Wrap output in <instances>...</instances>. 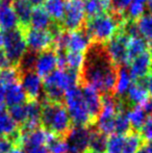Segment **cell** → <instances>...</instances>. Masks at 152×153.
<instances>
[{"instance_id":"cell-44","label":"cell","mask_w":152,"mask_h":153,"mask_svg":"<svg viewBox=\"0 0 152 153\" xmlns=\"http://www.w3.org/2000/svg\"><path fill=\"white\" fill-rule=\"evenodd\" d=\"M46 1V0H29V2H30L31 4H33V6H41L42 4H44V2Z\"/></svg>"},{"instance_id":"cell-28","label":"cell","mask_w":152,"mask_h":153,"mask_svg":"<svg viewBox=\"0 0 152 153\" xmlns=\"http://www.w3.org/2000/svg\"><path fill=\"white\" fill-rule=\"evenodd\" d=\"M136 26L140 36H143L149 46H152V15H143L136 21Z\"/></svg>"},{"instance_id":"cell-45","label":"cell","mask_w":152,"mask_h":153,"mask_svg":"<svg viewBox=\"0 0 152 153\" xmlns=\"http://www.w3.org/2000/svg\"><path fill=\"white\" fill-rule=\"evenodd\" d=\"M144 148L146 153H152V143H144Z\"/></svg>"},{"instance_id":"cell-4","label":"cell","mask_w":152,"mask_h":153,"mask_svg":"<svg viewBox=\"0 0 152 153\" xmlns=\"http://www.w3.org/2000/svg\"><path fill=\"white\" fill-rule=\"evenodd\" d=\"M122 15L119 14H102L90 18L87 23L85 31L92 41L98 44L108 43L110 40L120 32L122 25L125 22Z\"/></svg>"},{"instance_id":"cell-7","label":"cell","mask_w":152,"mask_h":153,"mask_svg":"<svg viewBox=\"0 0 152 153\" xmlns=\"http://www.w3.org/2000/svg\"><path fill=\"white\" fill-rule=\"evenodd\" d=\"M129 36L120 30L112 40H110L104 46L106 54L110 59L117 67H126L127 66V43Z\"/></svg>"},{"instance_id":"cell-27","label":"cell","mask_w":152,"mask_h":153,"mask_svg":"<svg viewBox=\"0 0 152 153\" xmlns=\"http://www.w3.org/2000/svg\"><path fill=\"white\" fill-rule=\"evenodd\" d=\"M146 111L141 105L130 107L127 111V116L129 119L130 126L133 130L139 131L143 126L145 120H146Z\"/></svg>"},{"instance_id":"cell-29","label":"cell","mask_w":152,"mask_h":153,"mask_svg":"<svg viewBox=\"0 0 152 153\" xmlns=\"http://www.w3.org/2000/svg\"><path fill=\"white\" fill-rule=\"evenodd\" d=\"M46 148L49 153H66L69 150V145L66 141V137H57L50 132Z\"/></svg>"},{"instance_id":"cell-41","label":"cell","mask_w":152,"mask_h":153,"mask_svg":"<svg viewBox=\"0 0 152 153\" xmlns=\"http://www.w3.org/2000/svg\"><path fill=\"white\" fill-rule=\"evenodd\" d=\"M25 153H49L46 146H35V147L23 148Z\"/></svg>"},{"instance_id":"cell-13","label":"cell","mask_w":152,"mask_h":153,"mask_svg":"<svg viewBox=\"0 0 152 153\" xmlns=\"http://www.w3.org/2000/svg\"><path fill=\"white\" fill-rule=\"evenodd\" d=\"M21 85L29 100H38L43 90L42 77L38 75L35 71H26L22 73Z\"/></svg>"},{"instance_id":"cell-42","label":"cell","mask_w":152,"mask_h":153,"mask_svg":"<svg viewBox=\"0 0 152 153\" xmlns=\"http://www.w3.org/2000/svg\"><path fill=\"white\" fill-rule=\"evenodd\" d=\"M7 85L3 82V81L0 79V103L4 102V98H5V92Z\"/></svg>"},{"instance_id":"cell-22","label":"cell","mask_w":152,"mask_h":153,"mask_svg":"<svg viewBox=\"0 0 152 153\" xmlns=\"http://www.w3.org/2000/svg\"><path fill=\"white\" fill-rule=\"evenodd\" d=\"M148 43L140 36L129 38L127 43V65H129L139 55L148 50Z\"/></svg>"},{"instance_id":"cell-38","label":"cell","mask_w":152,"mask_h":153,"mask_svg":"<svg viewBox=\"0 0 152 153\" xmlns=\"http://www.w3.org/2000/svg\"><path fill=\"white\" fill-rule=\"evenodd\" d=\"M132 0H112V8L116 14L122 15L126 12L128 6L131 4Z\"/></svg>"},{"instance_id":"cell-39","label":"cell","mask_w":152,"mask_h":153,"mask_svg":"<svg viewBox=\"0 0 152 153\" xmlns=\"http://www.w3.org/2000/svg\"><path fill=\"white\" fill-rule=\"evenodd\" d=\"M14 147L12 140L6 137H0V153H8Z\"/></svg>"},{"instance_id":"cell-33","label":"cell","mask_w":152,"mask_h":153,"mask_svg":"<svg viewBox=\"0 0 152 153\" xmlns=\"http://www.w3.org/2000/svg\"><path fill=\"white\" fill-rule=\"evenodd\" d=\"M8 114L17 124L20 126L27 120V105L26 103L15 105V106L8 107Z\"/></svg>"},{"instance_id":"cell-24","label":"cell","mask_w":152,"mask_h":153,"mask_svg":"<svg viewBox=\"0 0 152 153\" xmlns=\"http://www.w3.org/2000/svg\"><path fill=\"white\" fill-rule=\"evenodd\" d=\"M106 144H108V137L97 128H92L87 149L95 153H104L106 150Z\"/></svg>"},{"instance_id":"cell-10","label":"cell","mask_w":152,"mask_h":153,"mask_svg":"<svg viewBox=\"0 0 152 153\" xmlns=\"http://www.w3.org/2000/svg\"><path fill=\"white\" fill-rule=\"evenodd\" d=\"M128 71L132 80L144 81L152 72V52L150 49L139 55L130 62Z\"/></svg>"},{"instance_id":"cell-48","label":"cell","mask_w":152,"mask_h":153,"mask_svg":"<svg viewBox=\"0 0 152 153\" xmlns=\"http://www.w3.org/2000/svg\"><path fill=\"white\" fill-rule=\"evenodd\" d=\"M5 105L4 103H0V115H2L3 113H5Z\"/></svg>"},{"instance_id":"cell-17","label":"cell","mask_w":152,"mask_h":153,"mask_svg":"<svg viewBox=\"0 0 152 153\" xmlns=\"http://www.w3.org/2000/svg\"><path fill=\"white\" fill-rule=\"evenodd\" d=\"M19 19L10 3H3L0 8V30L10 31L18 27Z\"/></svg>"},{"instance_id":"cell-15","label":"cell","mask_w":152,"mask_h":153,"mask_svg":"<svg viewBox=\"0 0 152 153\" xmlns=\"http://www.w3.org/2000/svg\"><path fill=\"white\" fill-rule=\"evenodd\" d=\"M81 92H82L83 99H85V105L89 109L90 115L95 120V122H97V118L102 107L101 95L97 90H95L94 88L90 87L87 85H85L81 88Z\"/></svg>"},{"instance_id":"cell-3","label":"cell","mask_w":152,"mask_h":153,"mask_svg":"<svg viewBox=\"0 0 152 153\" xmlns=\"http://www.w3.org/2000/svg\"><path fill=\"white\" fill-rule=\"evenodd\" d=\"M80 74L68 69L59 68L45 77L43 89L45 100L49 102H62L65 93L71 88L78 85Z\"/></svg>"},{"instance_id":"cell-32","label":"cell","mask_w":152,"mask_h":153,"mask_svg":"<svg viewBox=\"0 0 152 153\" xmlns=\"http://www.w3.org/2000/svg\"><path fill=\"white\" fill-rule=\"evenodd\" d=\"M145 5H146V3L141 1V0H132L131 4L128 6V8L125 12L126 15H127V20H139L144 15Z\"/></svg>"},{"instance_id":"cell-36","label":"cell","mask_w":152,"mask_h":153,"mask_svg":"<svg viewBox=\"0 0 152 153\" xmlns=\"http://www.w3.org/2000/svg\"><path fill=\"white\" fill-rule=\"evenodd\" d=\"M36 59H37V53L35 52H26L21 61L19 62V68L22 72H26V71H33V67H35Z\"/></svg>"},{"instance_id":"cell-49","label":"cell","mask_w":152,"mask_h":153,"mask_svg":"<svg viewBox=\"0 0 152 153\" xmlns=\"http://www.w3.org/2000/svg\"><path fill=\"white\" fill-rule=\"evenodd\" d=\"M147 6H148L149 10L151 12V15H152V0H148V1H147Z\"/></svg>"},{"instance_id":"cell-19","label":"cell","mask_w":152,"mask_h":153,"mask_svg":"<svg viewBox=\"0 0 152 153\" xmlns=\"http://www.w3.org/2000/svg\"><path fill=\"white\" fill-rule=\"evenodd\" d=\"M10 4L18 17L19 22L24 28L26 25L29 24V20H30L33 10V5L29 2V0H12Z\"/></svg>"},{"instance_id":"cell-12","label":"cell","mask_w":152,"mask_h":153,"mask_svg":"<svg viewBox=\"0 0 152 153\" xmlns=\"http://www.w3.org/2000/svg\"><path fill=\"white\" fill-rule=\"evenodd\" d=\"M59 67V55L55 50H45L37 54L33 71L41 77H46Z\"/></svg>"},{"instance_id":"cell-16","label":"cell","mask_w":152,"mask_h":153,"mask_svg":"<svg viewBox=\"0 0 152 153\" xmlns=\"http://www.w3.org/2000/svg\"><path fill=\"white\" fill-rule=\"evenodd\" d=\"M59 68L68 69L80 74L85 64V55L80 52H57Z\"/></svg>"},{"instance_id":"cell-34","label":"cell","mask_w":152,"mask_h":153,"mask_svg":"<svg viewBox=\"0 0 152 153\" xmlns=\"http://www.w3.org/2000/svg\"><path fill=\"white\" fill-rule=\"evenodd\" d=\"M124 140H125V135L123 134H118V133L110 134L106 144V153H122Z\"/></svg>"},{"instance_id":"cell-46","label":"cell","mask_w":152,"mask_h":153,"mask_svg":"<svg viewBox=\"0 0 152 153\" xmlns=\"http://www.w3.org/2000/svg\"><path fill=\"white\" fill-rule=\"evenodd\" d=\"M4 38H5V32L0 30V49H2V47H3Z\"/></svg>"},{"instance_id":"cell-37","label":"cell","mask_w":152,"mask_h":153,"mask_svg":"<svg viewBox=\"0 0 152 153\" xmlns=\"http://www.w3.org/2000/svg\"><path fill=\"white\" fill-rule=\"evenodd\" d=\"M139 133L144 143H152V115H149L146 118Z\"/></svg>"},{"instance_id":"cell-8","label":"cell","mask_w":152,"mask_h":153,"mask_svg":"<svg viewBox=\"0 0 152 153\" xmlns=\"http://www.w3.org/2000/svg\"><path fill=\"white\" fill-rule=\"evenodd\" d=\"M85 19L83 0H67L65 14L63 17V26L68 30L80 29Z\"/></svg>"},{"instance_id":"cell-20","label":"cell","mask_w":152,"mask_h":153,"mask_svg":"<svg viewBox=\"0 0 152 153\" xmlns=\"http://www.w3.org/2000/svg\"><path fill=\"white\" fill-rule=\"evenodd\" d=\"M132 85V78L129 74V71L126 67H120L118 69L117 80L115 85V96L119 98H124L128 89Z\"/></svg>"},{"instance_id":"cell-18","label":"cell","mask_w":152,"mask_h":153,"mask_svg":"<svg viewBox=\"0 0 152 153\" xmlns=\"http://www.w3.org/2000/svg\"><path fill=\"white\" fill-rule=\"evenodd\" d=\"M26 99H27V96L19 81L7 85L6 92H5L4 102H5V104L7 105L8 107H12V106L19 105V104H23V103H25Z\"/></svg>"},{"instance_id":"cell-1","label":"cell","mask_w":152,"mask_h":153,"mask_svg":"<svg viewBox=\"0 0 152 153\" xmlns=\"http://www.w3.org/2000/svg\"><path fill=\"white\" fill-rule=\"evenodd\" d=\"M87 51L81 72L85 85L94 88L100 94H110L116 85L118 67L110 59L101 44H92Z\"/></svg>"},{"instance_id":"cell-26","label":"cell","mask_w":152,"mask_h":153,"mask_svg":"<svg viewBox=\"0 0 152 153\" xmlns=\"http://www.w3.org/2000/svg\"><path fill=\"white\" fill-rule=\"evenodd\" d=\"M143 144L144 142H143L139 131L131 129L127 134H125L122 153H136L143 146Z\"/></svg>"},{"instance_id":"cell-25","label":"cell","mask_w":152,"mask_h":153,"mask_svg":"<svg viewBox=\"0 0 152 153\" xmlns=\"http://www.w3.org/2000/svg\"><path fill=\"white\" fill-rule=\"evenodd\" d=\"M66 1L67 0H46L44 2V10L48 13L51 19L62 21L65 14Z\"/></svg>"},{"instance_id":"cell-30","label":"cell","mask_w":152,"mask_h":153,"mask_svg":"<svg viewBox=\"0 0 152 153\" xmlns=\"http://www.w3.org/2000/svg\"><path fill=\"white\" fill-rule=\"evenodd\" d=\"M19 129V125L17 124L7 111L0 115V137H10Z\"/></svg>"},{"instance_id":"cell-51","label":"cell","mask_w":152,"mask_h":153,"mask_svg":"<svg viewBox=\"0 0 152 153\" xmlns=\"http://www.w3.org/2000/svg\"><path fill=\"white\" fill-rule=\"evenodd\" d=\"M85 153H95V152H92V151H91V150H89V149H87V151H85Z\"/></svg>"},{"instance_id":"cell-21","label":"cell","mask_w":152,"mask_h":153,"mask_svg":"<svg viewBox=\"0 0 152 153\" xmlns=\"http://www.w3.org/2000/svg\"><path fill=\"white\" fill-rule=\"evenodd\" d=\"M51 20L48 13L44 10L42 6H37L33 8V14H31L29 24L31 25V28L41 29V30H46L51 27Z\"/></svg>"},{"instance_id":"cell-2","label":"cell","mask_w":152,"mask_h":153,"mask_svg":"<svg viewBox=\"0 0 152 153\" xmlns=\"http://www.w3.org/2000/svg\"><path fill=\"white\" fill-rule=\"evenodd\" d=\"M41 127L57 137H67L72 128V122L65 105L62 102L43 101Z\"/></svg>"},{"instance_id":"cell-52","label":"cell","mask_w":152,"mask_h":153,"mask_svg":"<svg viewBox=\"0 0 152 153\" xmlns=\"http://www.w3.org/2000/svg\"><path fill=\"white\" fill-rule=\"evenodd\" d=\"M2 4H3V0H0V8H1Z\"/></svg>"},{"instance_id":"cell-35","label":"cell","mask_w":152,"mask_h":153,"mask_svg":"<svg viewBox=\"0 0 152 153\" xmlns=\"http://www.w3.org/2000/svg\"><path fill=\"white\" fill-rule=\"evenodd\" d=\"M19 78H20V72H19V70L13 68V67L0 71V79L6 85L17 82V81H19Z\"/></svg>"},{"instance_id":"cell-5","label":"cell","mask_w":152,"mask_h":153,"mask_svg":"<svg viewBox=\"0 0 152 153\" xmlns=\"http://www.w3.org/2000/svg\"><path fill=\"white\" fill-rule=\"evenodd\" d=\"M65 106L69 113L72 125L74 126L92 127L95 125V120L90 115L82 96L81 88L78 85L69 89L64 96Z\"/></svg>"},{"instance_id":"cell-50","label":"cell","mask_w":152,"mask_h":153,"mask_svg":"<svg viewBox=\"0 0 152 153\" xmlns=\"http://www.w3.org/2000/svg\"><path fill=\"white\" fill-rule=\"evenodd\" d=\"M66 153H80V152L76 151V150H74V149H71V148H69V150H68Z\"/></svg>"},{"instance_id":"cell-9","label":"cell","mask_w":152,"mask_h":153,"mask_svg":"<svg viewBox=\"0 0 152 153\" xmlns=\"http://www.w3.org/2000/svg\"><path fill=\"white\" fill-rule=\"evenodd\" d=\"M25 42L27 48L31 52L40 53L48 50L53 44V34L50 29L41 30V29L30 28L24 32Z\"/></svg>"},{"instance_id":"cell-47","label":"cell","mask_w":152,"mask_h":153,"mask_svg":"<svg viewBox=\"0 0 152 153\" xmlns=\"http://www.w3.org/2000/svg\"><path fill=\"white\" fill-rule=\"evenodd\" d=\"M8 153H25L24 150H22V148H13Z\"/></svg>"},{"instance_id":"cell-40","label":"cell","mask_w":152,"mask_h":153,"mask_svg":"<svg viewBox=\"0 0 152 153\" xmlns=\"http://www.w3.org/2000/svg\"><path fill=\"white\" fill-rule=\"evenodd\" d=\"M12 62L10 61V59L7 57V55L5 54V52L3 51V49H0V71L4 70L12 67Z\"/></svg>"},{"instance_id":"cell-14","label":"cell","mask_w":152,"mask_h":153,"mask_svg":"<svg viewBox=\"0 0 152 153\" xmlns=\"http://www.w3.org/2000/svg\"><path fill=\"white\" fill-rule=\"evenodd\" d=\"M124 97L125 99H123L127 104L128 108L136 105L142 106L143 104H145L149 100V93L145 85V80L136 81L134 83H132Z\"/></svg>"},{"instance_id":"cell-6","label":"cell","mask_w":152,"mask_h":153,"mask_svg":"<svg viewBox=\"0 0 152 153\" xmlns=\"http://www.w3.org/2000/svg\"><path fill=\"white\" fill-rule=\"evenodd\" d=\"M2 48L12 64H19L23 55L27 52V45L23 29L16 28L14 30L6 31Z\"/></svg>"},{"instance_id":"cell-11","label":"cell","mask_w":152,"mask_h":153,"mask_svg":"<svg viewBox=\"0 0 152 153\" xmlns=\"http://www.w3.org/2000/svg\"><path fill=\"white\" fill-rule=\"evenodd\" d=\"M92 128L93 126H72L66 137V141L69 145V148L80 153H85L87 151L89 148Z\"/></svg>"},{"instance_id":"cell-23","label":"cell","mask_w":152,"mask_h":153,"mask_svg":"<svg viewBox=\"0 0 152 153\" xmlns=\"http://www.w3.org/2000/svg\"><path fill=\"white\" fill-rule=\"evenodd\" d=\"M110 8H112V0H87L85 2V16L90 18L105 14Z\"/></svg>"},{"instance_id":"cell-43","label":"cell","mask_w":152,"mask_h":153,"mask_svg":"<svg viewBox=\"0 0 152 153\" xmlns=\"http://www.w3.org/2000/svg\"><path fill=\"white\" fill-rule=\"evenodd\" d=\"M145 85H146V88L148 90V93L152 96V72L145 79Z\"/></svg>"},{"instance_id":"cell-31","label":"cell","mask_w":152,"mask_h":153,"mask_svg":"<svg viewBox=\"0 0 152 153\" xmlns=\"http://www.w3.org/2000/svg\"><path fill=\"white\" fill-rule=\"evenodd\" d=\"M132 128L130 126L129 119H128L127 116V111L122 109V111H118L115 118V133L125 135Z\"/></svg>"}]
</instances>
